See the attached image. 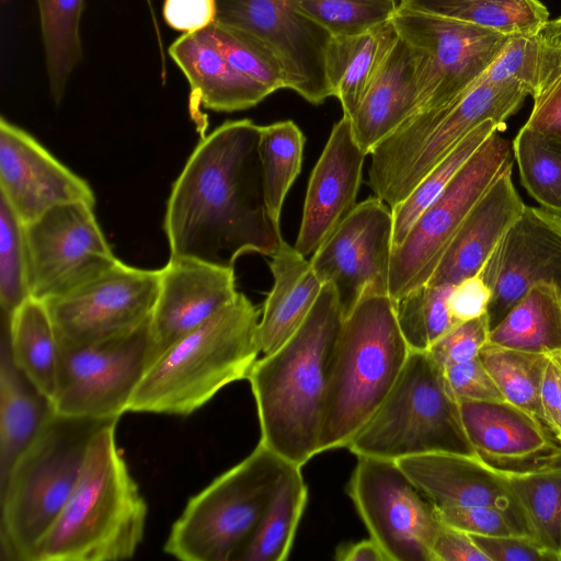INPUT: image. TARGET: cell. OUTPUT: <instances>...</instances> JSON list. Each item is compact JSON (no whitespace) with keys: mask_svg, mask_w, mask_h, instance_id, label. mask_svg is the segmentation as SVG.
<instances>
[{"mask_svg":"<svg viewBox=\"0 0 561 561\" xmlns=\"http://www.w3.org/2000/svg\"><path fill=\"white\" fill-rule=\"evenodd\" d=\"M260 138L261 126L250 119L202 137L167 204L170 256L233 268L244 253L277 251L284 239L266 203Z\"/></svg>","mask_w":561,"mask_h":561,"instance_id":"6da1fadb","label":"cell"},{"mask_svg":"<svg viewBox=\"0 0 561 561\" xmlns=\"http://www.w3.org/2000/svg\"><path fill=\"white\" fill-rule=\"evenodd\" d=\"M344 312L324 284L309 314L275 352L259 357L248 380L261 428L260 442L302 467L319 454L332 360Z\"/></svg>","mask_w":561,"mask_h":561,"instance_id":"7a4b0ae2","label":"cell"},{"mask_svg":"<svg viewBox=\"0 0 561 561\" xmlns=\"http://www.w3.org/2000/svg\"><path fill=\"white\" fill-rule=\"evenodd\" d=\"M116 424L93 436L73 491L32 561H114L136 553L148 507L117 447Z\"/></svg>","mask_w":561,"mask_h":561,"instance_id":"3957f363","label":"cell"},{"mask_svg":"<svg viewBox=\"0 0 561 561\" xmlns=\"http://www.w3.org/2000/svg\"><path fill=\"white\" fill-rule=\"evenodd\" d=\"M257 324L256 307L239 293L149 366L127 412L188 415L224 387L247 379L260 357Z\"/></svg>","mask_w":561,"mask_h":561,"instance_id":"277c9868","label":"cell"},{"mask_svg":"<svg viewBox=\"0 0 561 561\" xmlns=\"http://www.w3.org/2000/svg\"><path fill=\"white\" fill-rule=\"evenodd\" d=\"M411 352L389 294L366 290L344 316L336 343L319 451L347 447L381 407Z\"/></svg>","mask_w":561,"mask_h":561,"instance_id":"5b68a950","label":"cell"},{"mask_svg":"<svg viewBox=\"0 0 561 561\" xmlns=\"http://www.w3.org/2000/svg\"><path fill=\"white\" fill-rule=\"evenodd\" d=\"M112 421L118 419L50 416L0 485L2 560L32 561L73 491L93 436Z\"/></svg>","mask_w":561,"mask_h":561,"instance_id":"8992f818","label":"cell"},{"mask_svg":"<svg viewBox=\"0 0 561 561\" xmlns=\"http://www.w3.org/2000/svg\"><path fill=\"white\" fill-rule=\"evenodd\" d=\"M527 95L522 82L484 73L449 104L412 115L370 152L368 185L374 195L393 208L483 122L505 126Z\"/></svg>","mask_w":561,"mask_h":561,"instance_id":"52a82bcc","label":"cell"},{"mask_svg":"<svg viewBox=\"0 0 561 561\" xmlns=\"http://www.w3.org/2000/svg\"><path fill=\"white\" fill-rule=\"evenodd\" d=\"M291 465L259 442L247 458L188 500L164 552L184 561H241Z\"/></svg>","mask_w":561,"mask_h":561,"instance_id":"ba28073f","label":"cell"},{"mask_svg":"<svg viewBox=\"0 0 561 561\" xmlns=\"http://www.w3.org/2000/svg\"><path fill=\"white\" fill-rule=\"evenodd\" d=\"M347 448L355 456L396 461L431 453L478 455L443 367L427 351L415 350L381 407Z\"/></svg>","mask_w":561,"mask_h":561,"instance_id":"9c48e42d","label":"cell"},{"mask_svg":"<svg viewBox=\"0 0 561 561\" xmlns=\"http://www.w3.org/2000/svg\"><path fill=\"white\" fill-rule=\"evenodd\" d=\"M513 162V144L493 133L422 213L392 251L389 295L396 302L430 280L469 211Z\"/></svg>","mask_w":561,"mask_h":561,"instance_id":"30bf717a","label":"cell"},{"mask_svg":"<svg viewBox=\"0 0 561 561\" xmlns=\"http://www.w3.org/2000/svg\"><path fill=\"white\" fill-rule=\"evenodd\" d=\"M391 21L419 58V96L412 115L445 106L467 91L485 73L511 37L402 7Z\"/></svg>","mask_w":561,"mask_h":561,"instance_id":"8fae6325","label":"cell"},{"mask_svg":"<svg viewBox=\"0 0 561 561\" xmlns=\"http://www.w3.org/2000/svg\"><path fill=\"white\" fill-rule=\"evenodd\" d=\"M149 320L130 332L90 344L58 342L55 412L94 419H119L127 412L151 362Z\"/></svg>","mask_w":561,"mask_h":561,"instance_id":"7c38bea8","label":"cell"},{"mask_svg":"<svg viewBox=\"0 0 561 561\" xmlns=\"http://www.w3.org/2000/svg\"><path fill=\"white\" fill-rule=\"evenodd\" d=\"M356 457L347 492L369 538L389 561H434L432 546L442 524L434 504L396 460Z\"/></svg>","mask_w":561,"mask_h":561,"instance_id":"4fadbf2b","label":"cell"},{"mask_svg":"<svg viewBox=\"0 0 561 561\" xmlns=\"http://www.w3.org/2000/svg\"><path fill=\"white\" fill-rule=\"evenodd\" d=\"M31 297L59 298L100 276L118 259L84 202L55 206L24 225Z\"/></svg>","mask_w":561,"mask_h":561,"instance_id":"5bb4252c","label":"cell"},{"mask_svg":"<svg viewBox=\"0 0 561 561\" xmlns=\"http://www.w3.org/2000/svg\"><path fill=\"white\" fill-rule=\"evenodd\" d=\"M159 270L118 262L75 290L47 301L59 343L82 345L130 332L152 313Z\"/></svg>","mask_w":561,"mask_h":561,"instance_id":"9a60e30c","label":"cell"},{"mask_svg":"<svg viewBox=\"0 0 561 561\" xmlns=\"http://www.w3.org/2000/svg\"><path fill=\"white\" fill-rule=\"evenodd\" d=\"M392 250V209L375 196L355 205L309 261L335 289L345 316L366 290L389 294Z\"/></svg>","mask_w":561,"mask_h":561,"instance_id":"2e32d148","label":"cell"},{"mask_svg":"<svg viewBox=\"0 0 561 561\" xmlns=\"http://www.w3.org/2000/svg\"><path fill=\"white\" fill-rule=\"evenodd\" d=\"M216 21L243 30L266 44L283 65L287 89L311 104L331 95L325 53L331 34L287 0H216Z\"/></svg>","mask_w":561,"mask_h":561,"instance_id":"e0dca14e","label":"cell"},{"mask_svg":"<svg viewBox=\"0 0 561 561\" xmlns=\"http://www.w3.org/2000/svg\"><path fill=\"white\" fill-rule=\"evenodd\" d=\"M491 296L490 330L539 284L561 293V217L540 207L524 206L479 273Z\"/></svg>","mask_w":561,"mask_h":561,"instance_id":"ac0fdd59","label":"cell"},{"mask_svg":"<svg viewBox=\"0 0 561 561\" xmlns=\"http://www.w3.org/2000/svg\"><path fill=\"white\" fill-rule=\"evenodd\" d=\"M0 195L24 225L61 204L95 206L94 193L82 178L4 117L0 119Z\"/></svg>","mask_w":561,"mask_h":561,"instance_id":"d6986e66","label":"cell"},{"mask_svg":"<svg viewBox=\"0 0 561 561\" xmlns=\"http://www.w3.org/2000/svg\"><path fill=\"white\" fill-rule=\"evenodd\" d=\"M238 294L233 268L170 256L159 270L158 294L149 320L150 365Z\"/></svg>","mask_w":561,"mask_h":561,"instance_id":"ffe728a7","label":"cell"},{"mask_svg":"<svg viewBox=\"0 0 561 561\" xmlns=\"http://www.w3.org/2000/svg\"><path fill=\"white\" fill-rule=\"evenodd\" d=\"M366 153L356 142L351 119L332 128L310 175L302 218L294 248L312 255L355 207Z\"/></svg>","mask_w":561,"mask_h":561,"instance_id":"44dd1931","label":"cell"},{"mask_svg":"<svg viewBox=\"0 0 561 561\" xmlns=\"http://www.w3.org/2000/svg\"><path fill=\"white\" fill-rule=\"evenodd\" d=\"M397 462L435 507H493L508 515L531 537L519 503L500 467L479 455L431 453Z\"/></svg>","mask_w":561,"mask_h":561,"instance_id":"7402d4cb","label":"cell"},{"mask_svg":"<svg viewBox=\"0 0 561 561\" xmlns=\"http://www.w3.org/2000/svg\"><path fill=\"white\" fill-rule=\"evenodd\" d=\"M169 54L190 83V110L202 137L207 122L201 107L216 112L241 111L271 94L228 62L208 27L184 33L172 43Z\"/></svg>","mask_w":561,"mask_h":561,"instance_id":"603a6c76","label":"cell"},{"mask_svg":"<svg viewBox=\"0 0 561 561\" xmlns=\"http://www.w3.org/2000/svg\"><path fill=\"white\" fill-rule=\"evenodd\" d=\"M512 169L513 164L504 169L469 211L426 284L454 286L481 272L525 206Z\"/></svg>","mask_w":561,"mask_h":561,"instance_id":"cb8c5ba5","label":"cell"},{"mask_svg":"<svg viewBox=\"0 0 561 561\" xmlns=\"http://www.w3.org/2000/svg\"><path fill=\"white\" fill-rule=\"evenodd\" d=\"M459 405L472 447L489 462L531 465L561 447L540 420L506 400H460Z\"/></svg>","mask_w":561,"mask_h":561,"instance_id":"d4e9b609","label":"cell"},{"mask_svg":"<svg viewBox=\"0 0 561 561\" xmlns=\"http://www.w3.org/2000/svg\"><path fill=\"white\" fill-rule=\"evenodd\" d=\"M419 58L399 36L351 118L353 136L366 154L413 113L419 96Z\"/></svg>","mask_w":561,"mask_h":561,"instance_id":"484cf974","label":"cell"},{"mask_svg":"<svg viewBox=\"0 0 561 561\" xmlns=\"http://www.w3.org/2000/svg\"><path fill=\"white\" fill-rule=\"evenodd\" d=\"M271 257L274 283L256 331L260 357L275 352L296 332L323 286L310 261L286 241L280 242Z\"/></svg>","mask_w":561,"mask_h":561,"instance_id":"4316f807","label":"cell"},{"mask_svg":"<svg viewBox=\"0 0 561 561\" xmlns=\"http://www.w3.org/2000/svg\"><path fill=\"white\" fill-rule=\"evenodd\" d=\"M54 413L53 401L13 362L1 319L0 485Z\"/></svg>","mask_w":561,"mask_h":561,"instance_id":"83f0119b","label":"cell"},{"mask_svg":"<svg viewBox=\"0 0 561 561\" xmlns=\"http://www.w3.org/2000/svg\"><path fill=\"white\" fill-rule=\"evenodd\" d=\"M399 39L389 21L355 35L331 36L325 53V76L343 116L352 118L366 89Z\"/></svg>","mask_w":561,"mask_h":561,"instance_id":"f1b7e54d","label":"cell"},{"mask_svg":"<svg viewBox=\"0 0 561 561\" xmlns=\"http://www.w3.org/2000/svg\"><path fill=\"white\" fill-rule=\"evenodd\" d=\"M7 323L12 359L51 401L58 370V340L46 302L28 297Z\"/></svg>","mask_w":561,"mask_h":561,"instance_id":"f546056e","label":"cell"},{"mask_svg":"<svg viewBox=\"0 0 561 561\" xmlns=\"http://www.w3.org/2000/svg\"><path fill=\"white\" fill-rule=\"evenodd\" d=\"M489 343L531 353L561 350V293L550 284L531 287L489 333Z\"/></svg>","mask_w":561,"mask_h":561,"instance_id":"4dcf8cb0","label":"cell"},{"mask_svg":"<svg viewBox=\"0 0 561 561\" xmlns=\"http://www.w3.org/2000/svg\"><path fill=\"white\" fill-rule=\"evenodd\" d=\"M525 516L530 536L561 561V468L500 467Z\"/></svg>","mask_w":561,"mask_h":561,"instance_id":"1f68e13d","label":"cell"},{"mask_svg":"<svg viewBox=\"0 0 561 561\" xmlns=\"http://www.w3.org/2000/svg\"><path fill=\"white\" fill-rule=\"evenodd\" d=\"M410 10L458 20L513 35H537L549 21L538 0H400Z\"/></svg>","mask_w":561,"mask_h":561,"instance_id":"d6a6232c","label":"cell"},{"mask_svg":"<svg viewBox=\"0 0 561 561\" xmlns=\"http://www.w3.org/2000/svg\"><path fill=\"white\" fill-rule=\"evenodd\" d=\"M50 95L58 104L82 60L80 20L84 0H36Z\"/></svg>","mask_w":561,"mask_h":561,"instance_id":"836d02e7","label":"cell"},{"mask_svg":"<svg viewBox=\"0 0 561 561\" xmlns=\"http://www.w3.org/2000/svg\"><path fill=\"white\" fill-rule=\"evenodd\" d=\"M301 468L291 465L283 476L241 561H284L288 558L308 499Z\"/></svg>","mask_w":561,"mask_h":561,"instance_id":"e575fe53","label":"cell"},{"mask_svg":"<svg viewBox=\"0 0 561 561\" xmlns=\"http://www.w3.org/2000/svg\"><path fill=\"white\" fill-rule=\"evenodd\" d=\"M504 128L505 126L493 119L483 122L440 160L404 201L391 208L393 215V249L403 242L417 218L445 190L480 146L493 133L501 131Z\"/></svg>","mask_w":561,"mask_h":561,"instance_id":"d590c367","label":"cell"},{"mask_svg":"<svg viewBox=\"0 0 561 561\" xmlns=\"http://www.w3.org/2000/svg\"><path fill=\"white\" fill-rule=\"evenodd\" d=\"M305 136L293 121L261 126L260 156L267 207L279 225L285 197L298 176Z\"/></svg>","mask_w":561,"mask_h":561,"instance_id":"8d00e7d4","label":"cell"},{"mask_svg":"<svg viewBox=\"0 0 561 561\" xmlns=\"http://www.w3.org/2000/svg\"><path fill=\"white\" fill-rule=\"evenodd\" d=\"M479 358L505 400L541 421L540 389L547 354L486 342L479 353Z\"/></svg>","mask_w":561,"mask_h":561,"instance_id":"74e56055","label":"cell"},{"mask_svg":"<svg viewBox=\"0 0 561 561\" xmlns=\"http://www.w3.org/2000/svg\"><path fill=\"white\" fill-rule=\"evenodd\" d=\"M513 152L528 194L561 217V140L523 126L513 140Z\"/></svg>","mask_w":561,"mask_h":561,"instance_id":"f35d334b","label":"cell"},{"mask_svg":"<svg viewBox=\"0 0 561 561\" xmlns=\"http://www.w3.org/2000/svg\"><path fill=\"white\" fill-rule=\"evenodd\" d=\"M451 288L424 284L396 302L398 322L411 350L426 351L458 324L448 308Z\"/></svg>","mask_w":561,"mask_h":561,"instance_id":"ab89813d","label":"cell"},{"mask_svg":"<svg viewBox=\"0 0 561 561\" xmlns=\"http://www.w3.org/2000/svg\"><path fill=\"white\" fill-rule=\"evenodd\" d=\"M332 36L355 35L393 18L400 0H287Z\"/></svg>","mask_w":561,"mask_h":561,"instance_id":"60d3db41","label":"cell"},{"mask_svg":"<svg viewBox=\"0 0 561 561\" xmlns=\"http://www.w3.org/2000/svg\"><path fill=\"white\" fill-rule=\"evenodd\" d=\"M208 30L237 71L260 83L271 93L287 89L282 62L261 39L243 30L218 22L209 25Z\"/></svg>","mask_w":561,"mask_h":561,"instance_id":"b9f144b4","label":"cell"},{"mask_svg":"<svg viewBox=\"0 0 561 561\" xmlns=\"http://www.w3.org/2000/svg\"><path fill=\"white\" fill-rule=\"evenodd\" d=\"M561 66V49L543 43L537 35H513L485 71L493 79H514L534 95Z\"/></svg>","mask_w":561,"mask_h":561,"instance_id":"7bdbcfd3","label":"cell"},{"mask_svg":"<svg viewBox=\"0 0 561 561\" xmlns=\"http://www.w3.org/2000/svg\"><path fill=\"white\" fill-rule=\"evenodd\" d=\"M24 224L0 195V307L11 317L30 297Z\"/></svg>","mask_w":561,"mask_h":561,"instance_id":"ee69618b","label":"cell"},{"mask_svg":"<svg viewBox=\"0 0 561 561\" xmlns=\"http://www.w3.org/2000/svg\"><path fill=\"white\" fill-rule=\"evenodd\" d=\"M486 313L456 324L426 351L443 368L477 357L489 340Z\"/></svg>","mask_w":561,"mask_h":561,"instance_id":"f6af8a7d","label":"cell"},{"mask_svg":"<svg viewBox=\"0 0 561 561\" xmlns=\"http://www.w3.org/2000/svg\"><path fill=\"white\" fill-rule=\"evenodd\" d=\"M436 511L442 522L467 534L482 536H528L508 515L493 507H436Z\"/></svg>","mask_w":561,"mask_h":561,"instance_id":"bcb514c9","label":"cell"},{"mask_svg":"<svg viewBox=\"0 0 561 561\" xmlns=\"http://www.w3.org/2000/svg\"><path fill=\"white\" fill-rule=\"evenodd\" d=\"M445 378L455 397L460 400L504 401L492 376L479 358L447 366Z\"/></svg>","mask_w":561,"mask_h":561,"instance_id":"7dc6e473","label":"cell"},{"mask_svg":"<svg viewBox=\"0 0 561 561\" xmlns=\"http://www.w3.org/2000/svg\"><path fill=\"white\" fill-rule=\"evenodd\" d=\"M531 113L524 125L542 136L561 140V66L533 95Z\"/></svg>","mask_w":561,"mask_h":561,"instance_id":"c3c4849f","label":"cell"},{"mask_svg":"<svg viewBox=\"0 0 561 561\" xmlns=\"http://www.w3.org/2000/svg\"><path fill=\"white\" fill-rule=\"evenodd\" d=\"M469 535L489 561H560L554 553L528 536Z\"/></svg>","mask_w":561,"mask_h":561,"instance_id":"681fc988","label":"cell"},{"mask_svg":"<svg viewBox=\"0 0 561 561\" xmlns=\"http://www.w3.org/2000/svg\"><path fill=\"white\" fill-rule=\"evenodd\" d=\"M540 407L541 422L561 446V350L547 354Z\"/></svg>","mask_w":561,"mask_h":561,"instance_id":"f907efd6","label":"cell"},{"mask_svg":"<svg viewBox=\"0 0 561 561\" xmlns=\"http://www.w3.org/2000/svg\"><path fill=\"white\" fill-rule=\"evenodd\" d=\"M216 0H164L163 18L176 31H202L216 21Z\"/></svg>","mask_w":561,"mask_h":561,"instance_id":"816d5d0a","label":"cell"},{"mask_svg":"<svg viewBox=\"0 0 561 561\" xmlns=\"http://www.w3.org/2000/svg\"><path fill=\"white\" fill-rule=\"evenodd\" d=\"M490 289L478 274L453 286L448 308L456 323L486 313Z\"/></svg>","mask_w":561,"mask_h":561,"instance_id":"f5cc1de1","label":"cell"},{"mask_svg":"<svg viewBox=\"0 0 561 561\" xmlns=\"http://www.w3.org/2000/svg\"><path fill=\"white\" fill-rule=\"evenodd\" d=\"M432 552L434 561H489L469 534L442 522Z\"/></svg>","mask_w":561,"mask_h":561,"instance_id":"db71d44e","label":"cell"},{"mask_svg":"<svg viewBox=\"0 0 561 561\" xmlns=\"http://www.w3.org/2000/svg\"><path fill=\"white\" fill-rule=\"evenodd\" d=\"M335 559L339 561H389L371 538L339 547Z\"/></svg>","mask_w":561,"mask_h":561,"instance_id":"11a10c76","label":"cell"},{"mask_svg":"<svg viewBox=\"0 0 561 561\" xmlns=\"http://www.w3.org/2000/svg\"><path fill=\"white\" fill-rule=\"evenodd\" d=\"M538 36L547 45L561 49V16L548 21L539 31Z\"/></svg>","mask_w":561,"mask_h":561,"instance_id":"9f6ffc18","label":"cell"},{"mask_svg":"<svg viewBox=\"0 0 561 561\" xmlns=\"http://www.w3.org/2000/svg\"><path fill=\"white\" fill-rule=\"evenodd\" d=\"M531 465H545L561 468V447L546 457L538 458Z\"/></svg>","mask_w":561,"mask_h":561,"instance_id":"6f0895ef","label":"cell"}]
</instances>
